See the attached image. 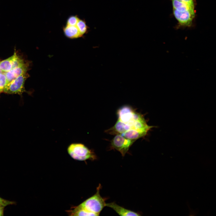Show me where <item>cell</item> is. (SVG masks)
Wrapping results in <instances>:
<instances>
[{
	"instance_id": "12",
	"label": "cell",
	"mask_w": 216,
	"mask_h": 216,
	"mask_svg": "<svg viewBox=\"0 0 216 216\" xmlns=\"http://www.w3.org/2000/svg\"><path fill=\"white\" fill-rule=\"evenodd\" d=\"M76 26L82 36L85 34L87 31L88 26L84 20L79 19Z\"/></svg>"
},
{
	"instance_id": "14",
	"label": "cell",
	"mask_w": 216,
	"mask_h": 216,
	"mask_svg": "<svg viewBox=\"0 0 216 216\" xmlns=\"http://www.w3.org/2000/svg\"><path fill=\"white\" fill-rule=\"evenodd\" d=\"M76 16H71L68 19L66 25L70 26H76L79 20Z\"/></svg>"
},
{
	"instance_id": "13",
	"label": "cell",
	"mask_w": 216,
	"mask_h": 216,
	"mask_svg": "<svg viewBox=\"0 0 216 216\" xmlns=\"http://www.w3.org/2000/svg\"><path fill=\"white\" fill-rule=\"evenodd\" d=\"M7 84V81L5 72L0 73V93L3 92Z\"/></svg>"
},
{
	"instance_id": "6",
	"label": "cell",
	"mask_w": 216,
	"mask_h": 216,
	"mask_svg": "<svg viewBox=\"0 0 216 216\" xmlns=\"http://www.w3.org/2000/svg\"><path fill=\"white\" fill-rule=\"evenodd\" d=\"M175 17L182 25L189 26L192 24L195 16V11L186 10L180 11L173 9Z\"/></svg>"
},
{
	"instance_id": "8",
	"label": "cell",
	"mask_w": 216,
	"mask_h": 216,
	"mask_svg": "<svg viewBox=\"0 0 216 216\" xmlns=\"http://www.w3.org/2000/svg\"><path fill=\"white\" fill-rule=\"evenodd\" d=\"M106 206L112 208L120 216H141L139 213L126 209L115 202L106 203Z\"/></svg>"
},
{
	"instance_id": "10",
	"label": "cell",
	"mask_w": 216,
	"mask_h": 216,
	"mask_svg": "<svg viewBox=\"0 0 216 216\" xmlns=\"http://www.w3.org/2000/svg\"><path fill=\"white\" fill-rule=\"evenodd\" d=\"M16 55V53L15 52L10 57L0 62V68L3 72H7L12 70L14 61Z\"/></svg>"
},
{
	"instance_id": "7",
	"label": "cell",
	"mask_w": 216,
	"mask_h": 216,
	"mask_svg": "<svg viewBox=\"0 0 216 216\" xmlns=\"http://www.w3.org/2000/svg\"><path fill=\"white\" fill-rule=\"evenodd\" d=\"M28 69L27 65L25 63L22 65L5 72L7 84L13 80L23 74L27 73Z\"/></svg>"
},
{
	"instance_id": "11",
	"label": "cell",
	"mask_w": 216,
	"mask_h": 216,
	"mask_svg": "<svg viewBox=\"0 0 216 216\" xmlns=\"http://www.w3.org/2000/svg\"><path fill=\"white\" fill-rule=\"evenodd\" d=\"M173 9L180 11L194 10V7L188 5L178 0H172Z\"/></svg>"
},
{
	"instance_id": "15",
	"label": "cell",
	"mask_w": 216,
	"mask_h": 216,
	"mask_svg": "<svg viewBox=\"0 0 216 216\" xmlns=\"http://www.w3.org/2000/svg\"><path fill=\"white\" fill-rule=\"evenodd\" d=\"M15 202L4 200L0 197V206L5 207L10 205L14 204Z\"/></svg>"
},
{
	"instance_id": "9",
	"label": "cell",
	"mask_w": 216,
	"mask_h": 216,
	"mask_svg": "<svg viewBox=\"0 0 216 216\" xmlns=\"http://www.w3.org/2000/svg\"><path fill=\"white\" fill-rule=\"evenodd\" d=\"M65 35L70 39H75L82 36L76 26L66 25L63 28Z\"/></svg>"
},
{
	"instance_id": "2",
	"label": "cell",
	"mask_w": 216,
	"mask_h": 216,
	"mask_svg": "<svg viewBox=\"0 0 216 216\" xmlns=\"http://www.w3.org/2000/svg\"><path fill=\"white\" fill-rule=\"evenodd\" d=\"M101 185L99 184L97 188L96 193L79 205L72 208L83 210L91 214L93 216H98L106 206V199L102 197L100 194Z\"/></svg>"
},
{
	"instance_id": "17",
	"label": "cell",
	"mask_w": 216,
	"mask_h": 216,
	"mask_svg": "<svg viewBox=\"0 0 216 216\" xmlns=\"http://www.w3.org/2000/svg\"><path fill=\"white\" fill-rule=\"evenodd\" d=\"M4 207L0 206V216L3 215L4 209Z\"/></svg>"
},
{
	"instance_id": "5",
	"label": "cell",
	"mask_w": 216,
	"mask_h": 216,
	"mask_svg": "<svg viewBox=\"0 0 216 216\" xmlns=\"http://www.w3.org/2000/svg\"><path fill=\"white\" fill-rule=\"evenodd\" d=\"M135 141L127 139L120 134H117L111 141V147L119 151L122 156H124Z\"/></svg>"
},
{
	"instance_id": "18",
	"label": "cell",
	"mask_w": 216,
	"mask_h": 216,
	"mask_svg": "<svg viewBox=\"0 0 216 216\" xmlns=\"http://www.w3.org/2000/svg\"><path fill=\"white\" fill-rule=\"evenodd\" d=\"M3 72L2 71V70H1L0 68V73L2 72Z\"/></svg>"
},
{
	"instance_id": "4",
	"label": "cell",
	"mask_w": 216,
	"mask_h": 216,
	"mask_svg": "<svg viewBox=\"0 0 216 216\" xmlns=\"http://www.w3.org/2000/svg\"><path fill=\"white\" fill-rule=\"evenodd\" d=\"M28 76L27 73L18 76L7 84L3 92L9 94H22L24 91V84Z\"/></svg>"
},
{
	"instance_id": "1",
	"label": "cell",
	"mask_w": 216,
	"mask_h": 216,
	"mask_svg": "<svg viewBox=\"0 0 216 216\" xmlns=\"http://www.w3.org/2000/svg\"><path fill=\"white\" fill-rule=\"evenodd\" d=\"M117 115L118 119L124 124V133L134 130L146 135L148 131L154 127L148 125L143 116L129 106H125L119 108L117 111Z\"/></svg>"
},
{
	"instance_id": "16",
	"label": "cell",
	"mask_w": 216,
	"mask_h": 216,
	"mask_svg": "<svg viewBox=\"0 0 216 216\" xmlns=\"http://www.w3.org/2000/svg\"><path fill=\"white\" fill-rule=\"evenodd\" d=\"M189 5L194 7L193 0H178Z\"/></svg>"
},
{
	"instance_id": "3",
	"label": "cell",
	"mask_w": 216,
	"mask_h": 216,
	"mask_svg": "<svg viewBox=\"0 0 216 216\" xmlns=\"http://www.w3.org/2000/svg\"><path fill=\"white\" fill-rule=\"evenodd\" d=\"M67 152L73 159L79 161L92 160L96 159L94 152L84 145L79 143H72L67 148Z\"/></svg>"
}]
</instances>
